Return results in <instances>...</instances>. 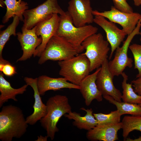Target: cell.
<instances>
[{"instance_id": "6da1fadb", "label": "cell", "mask_w": 141, "mask_h": 141, "mask_svg": "<svg viewBox=\"0 0 141 141\" xmlns=\"http://www.w3.org/2000/svg\"><path fill=\"white\" fill-rule=\"evenodd\" d=\"M22 111L11 104L3 106L0 112V139L11 141L20 138L26 132L28 127Z\"/></svg>"}, {"instance_id": "7a4b0ae2", "label": "cell", "mask_w": 141, "mask_h": 141, "mask_svg": "<svg viewBox=\"0 0 141 141\" xmlns=\"http://www.w3.org/2000/svg\"><path fill=\"white\" fill-rule=\"evenodd\" d=\"M47 113L40 120L41 126L45 130L47 136L51 140L59 130L57 124L61 117L72 111L68 99L66 96L57 95L47 101Z\"/></svg>"}, {"instance_id": "3957f363", "label": "cell", "mask_w": 141, "mask_h": 141, "mask_svg": "<svg viewBox=\"0 0 141 141\" xmlns=\"http://www.w3.org/2000/svg\"><path fill=\"white\" fill-rule=\"evenodd\" d=\"M60 20L56 35L62 37L68 42L80 50H84L82 43L87 37L96 33L98 28L91 25L77 27L74 25L68 11L60 15Z\"/></svg>"}, {"instance_id": "277c9868", "label": "cell", "mask_w": 141, "mask_h": 141, "mask_svg": "<svg viewBox=\"0 0 141 141\" xmlns=\"http://www.w3.org/2000/svg\"><path fill=\"white\" fill-rule=\"evenodd\" d=\"M59 75L68 81L79 86L82 81L89 74L90 63L83 53L70 58L58 61Z\"/></svg>"}, {"instance_id": "5b68a950", "label": "cell", "mask_w": 141, "mask_h": 141, "mask_svg": "<svg viewBox=\"0 0 141 141\" xmlns=\"http://www.w3.org/2000/svg\"><path fill=\"white\" fill-rule=\"evenodd\" d=\"M82 52L62 37L56 34L48 42L38 63L42 64L48 60L61 61L70 58Z\"/></svg>"}, {"instance_id": "8992f818", "label": "cell", "mask_w": 141, "mask_h": 141, "mask_svg": "<svg viewBox=\"0 0 141 141\" xmlns=\"http://www.w3.org/2000/svg\"><path fill=\"white\" fill-rule=\"evenodd\" d=\"M109 44L100 33L90 36L82 43V46L86 50L83 54L90 62V72L100 67L103 62L108 58L110 50Z\"/></svg>"}, {"instance_id": "52a82bcc", "label": "cell", "mask_w": 141, "mask_h": 141, "mask_svg": "<svg viewBox=\"0 0 141 141\" xmlns=\"http://www.w3.org/2000/svg\"><path fill=\"white\" fill-rule=\"evenodd\" d=\"M65 13L58 4L57 0H46L36 8L25 11L23 26L31 29L54 14L62 15Z\"/></svg>"}, {"instance_id": "ba28073f", "label": "cell", "mask_w": 141, "mask_h": 141, "mask_svg": "<svg viewBox=\"0 0 141 141\" xmlns=\"http://www.w3.org/2000/svg\"><path fill=\"white\" fill-rule=\"evenodd\" d=\"M141 27V18L135 28L131 33L128 35L125 40L123 41L122 46L116 49L113 60L108 62L109 69L114 76L121 75L126 67L131 68L132 67L133 61L128 56V51L133 38L139 34Z\"/></svg>"}, {"instance_id": "9c48e42d", "label": "cell", "mask_w": 141, "mask_h": 141, "mask_svg": "<svg viewBox=\"0 0 141 141\" xmlns=\"http://www.w3.org/2000/svg\"><path fill=\"white\" fill-rule=\"evenodd\" d=\"M94 15H99L108 19L109 21L117 23L122 27V31L126 35L130 34L135 28L141 18V14L134 12L127 13L121 11L114 6L111 7L108 11L99 12L96 10H93Z\"/></svg>"}, {"instance_id": "30bf717a", "label": "cell", "mask_w": 141, "mask_h": 141, "mask_svg": "<svg viewBox=\"0 0 141 141\" xmlns=\"http://www.w3.org/2000/svg\"><path fill=\"white\" fill-rule=\"evenodd\" d=\"M68 12L76 27L83 26L93 22V10L90 0H70Z\"/></svg>"}, {"instance_id": "8fae6325", "label": "cell", "mask_w": 141, "mask_h": 141, "mask_svg": "<svg viewBox=\"0 0 141 141\" xmlns=\"http://www.w3.org/2000/svg\"><path fill=\"white\" fill-rule=\"evenodd\" d=\"M108 61L106 59L102 63L97 77L96 83L103 96L109 95L115 100L121 102L122 94L116 88L113 83L114 76L109 69Z\"/></svg>"}, {"instance_id": "7c38bea8", "label": "cell", "mask_w": 141, "mask_h": 141, "mask_svg": "<svg viewBox=\"0 0 141 141\" xmlns=\"http://www.w3.org/2000/svg\"><path fill=\"white\" fill-rule=\"evenodd\" d=\"M60 20L58 14L55 13L36 26V34L38 36H40L42 42L36 49L33 55L34 57H40L49 40L56 34Z\"/></svg>"}, {"instance_id": "4fadbf2b", "label": "cell", "mask_w": 141, "mask_h": 141, "mask_svg": "<svg viewBox=\"0 0 141 141\" xmlns=\"http://www.w3.org/2000/svg\"><path fill=\"white\" fill-rule=\"evenodd\" d=\"M94 16L93 22L101 27L105 31L107 40L111 46V52L109 58L110 60L114 51L123 42L126 35L122 29L118 28L115 23L108 21L103 16L99 15Z\"/></svg>"}, {"instance_id": "5bb4252c", "label": "cell", "mask_w": 141, "mask_h": 141, "mask_svg": "<svg viewBox=\"0 0 141 141\" xmlns=\"http://www.w3.org/2000/svg\"><path fill=\"white\" fill-rule=\"evenodd\" d=\"M36 26L31 29L22 26V32L16 33L17 39L20 43L23 53L17 62L25 61L33 55L37 48L41 43L42 39L36 33Z\"/></svg>"}, {"instance_id": "9a60e30c", "label": "cell", "mask_w": 141, "mask_h": 141, "mask_svg": "<svg viewBox=\"0 0 141 141\" xmlns=\"http://www.w3.org/2000/svg\"><path fill=\"white\" fill-rule=\"evenodd\" d=\"M122 128L121 122L98 124L94 128L87 131L86 138L92 141H115L119 139L118 132Z\"/></svg>"}, {"instance_id": "2e32d148", "label": "cell", "mask_w": 141, "mask_h": 141, "mask_svg": "<svg viewBox=\"0 0 141 141\" xmlns=\"http://www.w3.org/2000/svg\"><path fill=\"white\" fill-rule=\"evenodd\" d=\"M26 84L31 86L34 91V102L33 106L34 111L26 119L27 123L33 125L44 117L47 113L46 107L43 102L38 87V78H33L25 77L24 79Z\"/></svg>"}, {"instance_id": "e0dca14e", "label": "cell", "mask_w": 141, "mask_h": 141, "mask_svg": "<svg viewBox=\"0 0 141 141\" xmlns=\"http://www.w3.org/2000/svg\"><path fill=\"white\" fill-rule=\"evenodd\" d=\"M100 68L101 67L97 69L93 73L88 75L82 81L79 85V90L87 106L90 105L94 99L99 102L103 100V96L96 83L97 74Z\"/></svg>"}, {"instance_id": "ac0fdd59", "label": "cell", "mask_w": 141, "mask_h": 141, "mask_svg": "<svg viewBox=\"0 0 141 141\" xmlns=\"http://www.w3.org/2000/svg\"><path fill=\"white\" fill-rule=\"evenodd\" d=\"M37 85L41 96L50 90L56 91L64 88L80 89L79 86L68 82L64 77L52 78L45 75L38 78Z\"/></svg>"}, {"instance_id": "d6986e66", "label": "cell", "mask_w": 141, "mask_h": 141, "mask_svg": "<svg viewBox=\"0 0 141 141\" xmlns=\"http://www.w3.org/2000/svg\"><path fill=\"white\" fill-rule=\"evenodd\" d=\"M80 109L85 111L86 114L84 116L75 112L71 111L64 115V117L69 120H73V125L80 130L89 131L94 128L98 124V122L93 115L91 109H86L82 107Z\"/></svg>"}, {"instance_id": "ffe728a7", "label": "cell", "mask_w": 141, "mask_h": 141, "mask_svg": "<svg viewBox=\"0 0 141 141\" xmlns=\"http://www.w3.org/2000/svg\"><path fill=\"white\" fill-rule=\"evenodd\" d=\"M4 75L2 72H0V108L2 107L4 103L8 102L9 99L17 101L16 96L23 94L26 91L28 86L26 84L20 88L15 89L5 79Z\"/></svg>"}, {"instance_id": "44dd1931", "label": "cell", "mask_w": 141, "mask_h": 141, "mask_svg": "<svg viewBox=\"0 0 141 141\" xmlns=\"http://www.w3.org/2000/svg\"><path fill=\"white\" fill-rule=\"evenodd\" d=\"M3 2L7 7V11L3 17L2 22L4 24L8 22L11 17L17 16L21 21H23V14L28 8V4L22 0H5Z\"/></svg>"}, {"instance_id": "7402d4cb", "label": "cell", "mask_w": 141, "mask_h": 141, "mask_svg": "<svg viewBox=\"0 0 141 141\" xmlns=\"http://www.w3.org/2000/svg\"><path fill=\"white\" fill-rule=\"evenodd\" d=\"M110 103L115 105L120 115L130 114L132 116H141V107L138 104L124 102H119L115 100L111 96H103Z\"/></svg>"}, {"instance_id": "603a6c76", "label": "cell", "mask_w": 141, "mask_h": 141, "mask_svg": "<svg viewBox=\"0 0 141 141\" xmlns=\"http://www.w3.org/2000/svg\"><path fill=\"white\" fill-rule=\"evenodd\" d=\"M123 78L122 86L123 91L121 98L123 102L139 104L141 102V96L136 93L132 87V85L127 83L128 76L124 72L121 74Z\"/></svg>"}, {"instance_id": "cb8c5ba5", "label": "cell", "mask_w": 141, "mask_h": 141, "mask_svg": "<svg viewBox=\"0 0 141 141\" xmlns=\"http://www.w3.org/2000/svg\"><path fill=\"white\" fill-rule=\"evenodd\" d=\"M13 17L12 23L4 30L0 31V63H4L7 61L4 60L2 56V52L10 36L16 35V27L19 25L20 20L19 17L15 16Z\"/></svg>"}, {"instance_id": "d4e9b609", "label": "cell", "mask_w": 141, "mask_h": 141, "mask_svg": "<svg viewBox=\"0 0 141 141\" xmlns=\"http://www.w3.org/2000/svg\"><path fill=\"white\" fill-rule=\"evenodd\" d=\"M122 136L125 141L131 132L135 130L141 132V116H126L121 122Z\"/></svg>"}, {"instance_id": "484cf974", "label": "cell", "mask_w": 141, "mask_h": 141, "mask_svg": "<svg viewBox=\"0 0 141 141\" xmlns=\"http://www.w3.org/2000/svg\"><path fill=\"white\" fill-rule=\"evenodd\" d=\"M93 115L98 122V124L117 123L120 122L121 115L119 111H111L108 114L102 113H93Z\"/></svg>"}, {"instance_id": "4316f807", "label": "cell", "mask_w": 141, "mask_h": 141, "mask_svg": "<svg viewBox=\"0 0 141 141\" xmlns=\"http://www.w3.org/2000/svg\"><path fill=\"white\" fill-rule=\"evenodd\" d=\"M134 59V69H137L138 73L136 78L141 77V45L136 43L130 45L129 48Z\"/></svg>"}, {"instance_id": "83f0119b", "label": "cell", "mask_w": 141, "mask_h": 141, "mask_svg": "<svg viewBox=\"0 0 141 141\" xmlns=\"http://www.w3.org/2000/svg\"><path fill=\"white\" fill-rule=\"evenodd\" d=\"M114 6L118 10L127 13L133 12L132 7L128 4L126 0H112Z\"/></svg>"}, {"instance_id": "f1b7e54d", "label": "cell", "mask_w": 141, "mask_h": 141, "mask_svg": "<svg viewBox=\"0 0 141 141\" xmlns=\"http://www.w3.org/2000/svg\"><path fill=\"white\" fill-rule=\"evenodd\" d=\"M0 71L8 77L12 76L16 73L15 67L8 61L0 63Z\"/></svg>"}, {"instance_id": "f546056e", "label": "cell", "mask_w": 141, "mask_h": 141, "mask_svg": "<svg viewBox=\"0 0 141 141\" xmlns=\"http://www.w3.org/2000/svg\"><path fill=\"white\" fill-rule=\"evenodd\" d=\"M132 80L131 82L134 87L135 92L138 95L141 96V77Z\"/></svg>"}, {"instance_id": "4dcf8cb0", "label": "cell", "mask_w": 141, "mask_h": 141, "mask_svg": "<svg viewBox=\"0 0 141 141\" xmlns=\"http://www.w3.org/2000/svg\"><path fill=\"white\" fill-rule=\"evenodd\" d=\"M48 137L47 136L44 137L42 135L38 136V138L37 140H35L36 141H47Z\"/></svg>"}, {"instance_id": "1f68e13d", "label": "cell", "mask_w": 141, "mask_h": 141, "mask_svg": "<svg viewBox=\"0 0 141 141\" xmlns=\"http://www.w3.org/2000/svg\"><path fill=\"white\" fill-rule=\"evenodd\" d=\"M125 141H141V136H139L138 138L132 139L130 138H127Z\"/></svg>"}, {"instance_id": "d6a6232c", "label": "cell", "mask_w": 141, "mask_h": 141, "mask_svg": "<svg viewBox=\"0 0 141 141\" xmlns=\"http://www.w3.org/2000/svg\"><path fill=\"white\" fill-rule=\"evenodd\" d=\"M126 1L127 0H126ZM135 6H139L141 5V0H133Z\"/></svg>"}, {"instance_id": "836d02e7", "label": "cell", "mask_w": 141, "mask_h": 141, "mask_svg": "<svg viewBox=\"0 0 141 141\" xmlns=\"http://www.w3.org/2000/svg\"><path fill=\"white\" fill-rule=\"evenodd\" d=\"M140 35V42H141V31H140L139 34Z\"/></svg>"}, {"instance_id": "e575fe53", "label": "cell", "mask_w": 141, "mask_h": 141, "mask_svg": "<svg viewBox=\"0 0 141 141\" xmlns=\"http://www.w3.org/2000/svg\"><path fill=\"white\" fill-rule=\"evenodd\" d=\"M138 104L141 107V102L139 103Z\"/></svg>"}]
</instances>
